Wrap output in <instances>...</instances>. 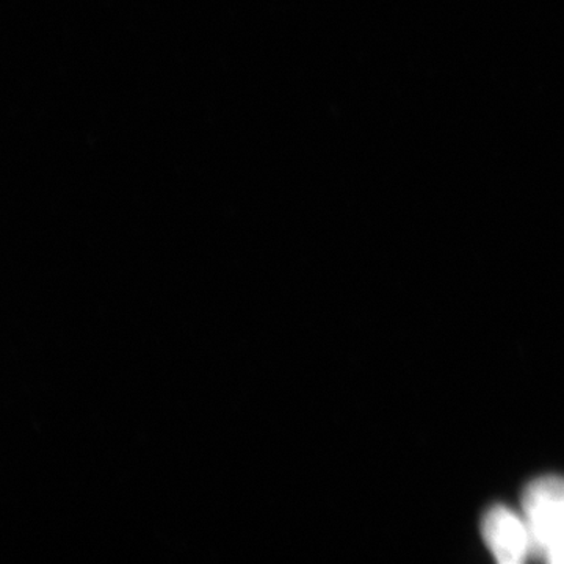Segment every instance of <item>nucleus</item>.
<instances>
[{"instance_id":"1","label":"nucleus","mask_w":564,"mask_h":564,"mask_svg":"<svg viewBox=\"0 0 564 564\" xmlns=\"http://www.w3.org/2000/svg\"><path fill=\"white\" fill-rule=\"evenodd\" d=\"M522 510L533 552L543 555L564 534V478L544 475L530 481L522 496Z\"/></svg>"},{"instance_id":"3","label":"nucleus","mask_w":564,"mask_h":564,"mask_svg":"<svg viewBox=\"0 0 564 564\" xmlns=\"http://www.w3.org/2000/svg\"><path fill=\"white\" fill-rule=\"evenodd\" d=\"M543 556L551 563H564V534L544 552Z\"/></svg>"},{"instance_id":"2","label":"nucleus","mask_w":564,"mask_h":564,"mask_svg":"<svg viewBox=\"0 0 564 564\" xmlns=\"http://www.w3.org/2000/svg\"><path fill=\"white\" fill-rule=\"evenodd\" d=\"M481 533L497 562L522 563L533 552L532 533L525 518L505 505H494L481 519Z\"/></svg>"}]
</instances>
